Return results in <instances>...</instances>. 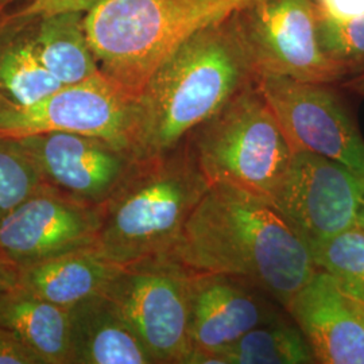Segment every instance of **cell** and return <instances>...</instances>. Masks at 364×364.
<instances>
[{"instance_id":"obj_6","label":"cell","mask_w":364,"mask_h":364,"mask_svg":"<svg viewBox=\"0 0 364 364\" xmlns=\"http://www.w3.org/2000/svg\"><path fill=\"white\" fill-rule=\"evenodd\" d=\"M192 273L169 257L123 266L105 290L156 364H186Z\"/></svg>"},{"instance_id":"obj_30","label":"cell","mask_w":364,"mask_h":364,"mask_svg":"<svg viewBox=\"0 0 364 364\" xmlns=\"http://www.w3.org/2000/svg\"><path fill=\"white\" fill-rule=\"evenodd\" d=\"M18 0H0V7H3L4 10L10 9L13 6L14 3H16Z\"/></svg>"},{"instance_id":"obj_20","label":"cell","mask_w":364,"mask_h":364,"mask_svg":"<svg viewBox=\"0 0 364 364\" xmlns=\"http://www.w3.org/2000/svg\"><path fill=\"white\" fill-rule=\"evenodd\" d=\"M219 359L221 364L316 363L309 343L287 312L251 329Z\"/></svg>"},{"instance_id":"obj_12","label":"cell","mask_w":364,"mask_h":364,"mask_svg":"<svg viewBox=\"0 0 364 364\" xmlns=\"http://www.w3.org/2000/svg\"><path fill=\"white\" fill-rule=\"evenodd\" d=\"M287 312L259 287L232 275L192 273L186 364H221L219 355L251 329Z\"/></svg>"},{"instance_id":"obj_26","label":"cell","mask_w":364,"mask_h":364,"mask_svg":"<svg viewBox=\"0 0 364 364\" xmlns=\"http://www.w3.org/2000/svg\"><path fill=\"white\" fill-rule=\"evenodd\" d=\"M19 269L0 257V290L18 284Z\"/></svg>"},{"instance_id":"obj_18","label":"cell","mask_w":364,"mask_h":364,"mask_svg":"<svg viewBox=\"0 0 364 364\" xmlns=\"http://www.w3.org/2000/svg\"><path fill=\"white\" fill-rule=\"evenodd\" d=\"M0 326L42 364H69V313L19 284L0 290Z\"/></svg>"},{"instance_id":"obj_31","label":"cell","mask_w":364,"mask_h":364,"mask_svg":"<svg viewBox=\"0 0 364 364\" xmlns=\"http://www.w3.org/2000/svg\"><path fill=\"white\" fill-rule=\"evenodd\" d=\"M4 11V9L3 7H0V14L3 13Z\"/></svg>"},{"instance_id":"obj_28","label":"cell","mask_w":364,"mask_h":364,"mask_svg":"<svg viewBox=\"0 0 364 364\" xmlns=\"http://www.w3.org/2000/svg\"><path fill=\"white\" fill-rule=\"evenodd\" d=\"M356 228L359 231H362L364 234V196L362 198V203H360V207L358 210V218H356Z\"/></svg>"},{"instance_id":"obj_24","label":"cell","mask_w":364,"mask_h":364,"mask_svg":"<svg viewBox=\"0 0 364 364\" xmlns=\"http://www.w3.org/2000/svg\"><path fill=\"white\" fill-rule=\"evenodd\" d=\"M317 14L335 22H347L364 15V0H313Z\"/></svg>"},{"instance_id":"obj_7","label":"cell","mask_w":364,"mask_h":364,"mask_svg":"<svg viewBox=\"0 0 364 364\" xmlns=\"http://www.w3.org/2000/svg\"><path fill=\"white\" fill-rule=\"evenodd\" d=\"M57 131L96 136L135 156L136 99L102 73L30 105L0 97V136Z\"/></svg>"},{"instance_id":"obj_17","label":"cell","mask_w":364,"mask_h":364,"mask_svg":"<svg viewBox=\"0 0 364 364\" xmlns=\"http://www.w3.org/2000/svg\"><path fill=\"white\" fill-rule=\"evenodd\" d=\"M25 14L39 61L63 85H72L100 73L85 31V11H36Z\"/></svg>"},{"instance_id":"obj_22","label":"cell","mask_w":364,"mask_h":364,"mask_svg":"<svg viewBox=\"0 0 364 364\" xmlns=\"http://www.w3.org/2000/svg\"><path fill=\"white\" fill-rule=\"evenodd\" d=\"M45 186L38 168L18 139L0 136V221Z\"/></svg>"},{"instance_id":"obj_23","label":"cell","mask_w":364,"mask_h":364,"mask_svg":"<svg viewBox=\"0 0 364 364\" xmlns=\"http://www.w3.org/2000/svg\"><path fill=\"white\" fill-rule=\"evenodd\" d=\"M318 39L326 55L343 66L348 77L364 70V15L347 22L318 15Z\"/></svg>"},{"instance_id":"obj_27","label":"cell","mask_w":364,"mask_h":364,"mask_svg":"<svg viewBox=\"0 0 364 364\" xmlns=\"http://www.w3.org/2000/svg\"><path fill=\"white\" fill-rule=\"evenodd\" d=\"M341 87L347 91L352 92L358 96L364 97V70L352 75L350 77L346 78L341 81Z\"/></svg>"},{"instance_id":"obj_14","label":"cell","mask_w":364,"mask_h":364,"mask_svg":"<svg viewBox=\"0 0 364 364\" xmlns=\"http://www.w3.org/2000/svg\"><path fill=\"white\" fill-rule=\"evenodd\" d=\"M316 363L364 364V323L331 274L318 270L287 306Z\"/></svg>"},{"instance_id":"obj_3","label":"cell","mask_w":364,"mask_h":364,"mask_svg":"<svg viewBox=\"0 0 364 364\" xmlns=\"http://www.w3.org/2000/svg\"><path fill=\"white\" fill-rule=\"evenodd\" d=\"M209 183L186 144L138 158L99 208L96 250L119 266L168 257Z\"/></svg>"},{"instance_id":"obj_5","label":"cell","mask_w":364,"mask_h":364,"mask_svg":"<svg viewBox=\"0 0 364 364\" xmlns=\"http://www.w3.org/2000/svg\"><path fill=\"white\" fill-rule=\"evenodd\" d=\"M208 181L273 205L293 150L257 78L183 141Z\"/></svg>"},{"instance_id":"obj_15","label":"cell","mask_w":364,"mask_h":364,"mask_svg":"<svg viewBox=\"0 0 364 364\" xmlns=\"http://www.w3.org/2000/svg\"><path fill=\"white\" fill-rule=\"evenodd\" d=\"M69 313V364H156L105 294L81 301Z\"/></svg>"},{"instance_id":"obj_13","label":"cell","mask_w":364,"mask_h":364,"mask_svg":"<svg viewBox=\"0 0 364 364\" xmlns=\"http://www.w3.org/2000/svg\"><path fill=\"white\" fill-rule=\"evenodd\" d=\"M100 210L45 186L0 221V257L18 269L96 246Z\"/></svg>"},{"instance_id":"obj_8","label":"cell","mask_w":364,"mask_h":364,"mask_svg":"<svg viewBox=\"0 0 364 364\" xmlns=\"http://www.w3.org/2000/svg\"><path fill=\"white\" fill-rule=\"evenodd\" d=\"M236 18L257 76L317 84H336L348 77L320 45L313 0H255L239 10Z\"/></svg>"},{"instance_id":"obj_10","label":"cell","mask_w":364,"mask_h":364,"mask_svg":"<svg viewBox=\"0 0 364 364\" xmlns=\"http://www.w3.org/2000/svg\"><path fill=\"white\" fill-rule=\"evenodd\" d=\"M364 180L311 151H293L273 207L312 248L356 228Z\"/></svg>"},{"instance_id":"obj_29","label":"cell","mask_w":364,"mask_h":364,"mask_svg":"<svg viewBox=\"0 0 364 364\" xmlns=\"http://www.w3.org/2000/svg\"><path fill=\"white\" fill-rule=\"evenodd\" d=\"M348 297V296H347ZM350 299V297H348ZM350 304H351L352 308H353V311L356 312V314L363 320L364 323V304L363 302H359V301H356V299H350Z\"/></svg>"},{"instance_id":"obj_19","label":"cell","mask_w":364,"mask_h":364,"mask_svg":"<svg viewBox=\"0 0 364 364\" xmlns=\"http://www.w3.org/2000/svg\"><path fill=\"white\" fill-rule=\"evenodd\" d=\"M61 87L39 61L25 14L4 10L0 14V97L30 105Z\"/></svg>"},{"instance_id":"obj_21","label":"cell","mask_w":364,"mask_h":364,"mask_svg":"<svg viewBox=\"0 0 364 364\" xmlns=\"http://www.w3.org/2000/svg\"><path fill=\"white\" fill-rule=\"evenodd\" d=\"M318 270L331 274L350 299L364 304V234L352 228L311 248Z\"/></svg>"},{"instance_id":"obj_16","label":"cell","mask_w":364,"mask_h":364,"mask_svg":"<svg viewBox=\"0 0 364 364\" xmlns=\"http://www.w3.org/2000/svg\"><path fill=\"white\" fill-rule=\"evenodd\" d=\"M122 267L96 247L82 248L21 267L18 284L41 299L69 309L81 301L105 294Z\"/></svg>"},{"instance_id":"obj_4","label":"cell","mask_w":364,"mask_h":364,"mask_svg":"<svg viewBox=\"0 0 364 364\" xmlns=\"http://www.w3.org/2000/svg\"><path fill=\"white\" fill-rule=\"evenodd\" d=\"M255 0H99L85 31L105 77L138 99L159 65L186 39Z\"/></svg>"},{"instance_id":"obj_25","label":"cell","mask_w":364,"mask_h":364,"mask_svg":"<svg viewBox=\"0 0 364 364\" xmlns=\"http://www.w3.org/2000/svg\"><path fill=\"white\" fill-rule=\"evenodd\" d=\"M0 364H42L10 331L0 326Z\"/></svg>"},{"instance_id":"obj_1","label":"cell","mask_w":364,"mask_h":364,"mask_svg":"<svg viewBox=\"0 0 364 364\" xmlns=\"http://www.w3.org/2000/svg\"><path fill=\"white\" fill-rule=\"evenodd\" d=\"M191 273L245 279L284 309L318 272L309 246L272 204L215 183L168 255Z\"/></svg>"},{"instance_id":"obj_2","label":"cell","mask_w":364,"mask_h":364,"mask_svg":"<svg viewBox=\"0 0 364 364\" xmlns=\"http://www.w3.org/2000/svg\"><path fill=\"white\" fill-rule=\"evenodd\" d=\"M236 13L186 39L147 81L136 99V158L176 150L257 78Z\"/></svg>"},{"instance_id":"obj_11","label":"cell","mask_w":364,"mask_h":364,"mask_svg":"<svg viewBox=\"0 0 364 364\" xmlns=\"http://www.w3.org/2000/svg\"><path fill=\"white\" fill-rule=\"evenodd\" d=\"M53 192L100 208L138 159L105 139L75 132H42L16 138Z\"/></svg>"},{"instance_id":"obj_9","label":"cell","mask_w":364,"mask_h":364,"mask_svg":"<svg viewBox=\"0 0 364 364\" xmlns=\"http://www.w3.org/2000/svg\"><path fill=\"white\" fill-rule=\"evenodd\" d=\"M259 87L293 151L336 161L364 180V138L333 84L259 75Z\"/></svg>"}]
</instances>
